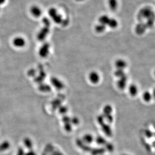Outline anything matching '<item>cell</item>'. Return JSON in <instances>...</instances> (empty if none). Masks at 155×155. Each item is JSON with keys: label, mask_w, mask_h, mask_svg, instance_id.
Wrapping results in <instances>:
<instances>
[{"label": "cell", "mask_w": 155, "mask_h": 155, "mask_svg": "<svg viewBox=\"0 0 155 155\" xmlns=\"http://www.w3.org/2000/svg\"><path fill=\"white\" fill-rule=\"evenodd\" d=\"M113 110L114 109L112 106L109 104L105 105L103 107L102 114L105 117V121L109 124L112 123L114 121V118L112 115Z\"/></svg>", "instance_id": "cell-1"}, {"label": "cell", "mask_w": 155, "mask_h": 155, "mask_svg": "<svg viewBox=\"0 0 155 155\" xmlns=\"http://www.w3.org/2000/svg\"><path fill=\"white\" fill-rule=\"evenodd\" d=\"M12 45L16 48H23L26 45L27 41L26 39L22 36H19L14 38L12 41Z\"/></svg>", "instance_id": "cell-2"}, {"label": "cell", "mask_w": 155, "mask_h": 155, "mask_svg": "<svg viewBox=\"0 0 155 155\" xmlns=\"http://www.w3.org/2000/svg\"><path fill=\"white\" fill-rule=\"evenodd\" d=\"M99 125L101 126V130L103 132V133L105 134V135L108 137H112L113 135L112 128L110 126V124L107 123L105 121L99 124Z\"/></svg>", "instance_id": "cell-3"}, {"label": "cell", "mask_w": 155, "mask_h": 155, "mask_svg": "<svg viewBox=\"0 0 155 155\" xmlns=\"http://www.w3.org/2000/svg\"><path fill=\"white\" fill-rule=\"evenodd\" d=\"M88 79L92 83L96 84L101 81V75L97 71H92L88 74Z\"/></svg>", "instance_id": "cell-4"}, {"label": "cell", "mask_w": 155, "mask_h": 155, "mask_svg": "<svg viewBox=\"0 0 155 155\" xmlns=\"http://www.w3.org/2000/svg\"><path fill=\"white\" fill-rule=\"evenodd\" d=\"M29 12L32 17L35 18H39L42 15V10L37 5H33L30 7Z\"/></svg>", "instance_id": "cell-5"}, {"label": "cell", "mask_w": 155, "mask_h": 155, "mask_svg": "<svg viewBox=\"0 0 155 155\" xmlns=\"http://www.w3.org/2000/svg\"><path fill=\"white\" fill-rule=\"evenodd\" d=\"M75 143L78 148L85 152L90 153L92 149V147H90L89 145L84 143V142L82 141L81 138H77L75 141Z\"/></svg>", "instance_id": "cell-6"}, {"label": "cell", "mask_w": 155, "mask_h": 155, "mask_svg": "<svg viewBox=\"0 0 155 155\" xmlns=\"http://www.w3.org/2000/svg\"><path fill=\"white\" fill-rule=\"evenodd\" d=\"M106 152V149L104 147L100 146L99 147H92L90 153L92 155H103Z\"/></svg>", "instance_id": "cell-7"}, {"label": "cell", "mask_w": 155, "mask_h": 155, "mask_svg": "<svg viewBox=\"0 0 155 155\" xmlns=\"http://www.w3.org/2000/svg\"><path fill=\"white\" fill-rule=\"evenodd\" d=\"M127 77L125 75L119 78L117 82V86L120 90H123L125 89L127 84Z\"/></svg>", "instance_id": "cell-8"}, {"label": "cell", "mask_w": 155, "mask_h": 155, "mask_svg": "<svg viewBox=\"0 0 155 155\" xmlns=\"http://www.w3.org/2000/svg\"><path fill=\"white\" fill-rule=\"evenodd\" d=\"M114 65L117 69L123 70L127 68V64L125 60L123 59H118L116 60L114 63Z\"/></svg>", "instance_id": "cell-9"}, {"label": "cell", "mask_w": 155, "mask_h": 155, "mask_svg": "<svg viewBox=\"0 0 155 155\" xmlns=\"http://www.w3.org/2000/svg\"><path fill=\"white\" fill-rule=\"evenodd\" d=\"M94 138H95L92 134L90 133H87L82 136L81 140L84 143L90 145L94 141Z\"/></svg>", "instance_id": "cell-10"}, {"label": "cell", "mask_w": 155, "mask_h": 155, "mask_svg": "<svg viewBox=\"0 0 155 155\" xmlns=\"http://www.w3.org/2000/svg\"><path fill=\"white\" fill-rule=\"evenodd\" d=\"M51 82L53 85L57 90H61L64 88L63 83L57 78H52L51 79Z\"/></svg>", "instance_id": "cell-11"}, {"label": "cell", "mask_w": 155, "mask_h": 155, "mask_svg": "<svg viewBox=\"0 0 155 155\" xmlns=\"http://www.w3.org/2000/svg\"><path fill=\"white\" fill-rule=\"evenodd\" d=\"M128 90H129V94L131 95V96H133V97L136 96V95L138 94V87L136 84L133 83L130 85L128 87Z\"/></svg>", "instance_id": "cell-12"}, {"label": "cell", "mask_w": 155, "mask_h": 155, "mask_svg": "<svg viewBox=\"0 0 155 155\" xmlns=\"http://www.w3.org/2000/svg\"><path fill=\"white\" fill-rule=\"evenodd\" d=\"M94 141L97 145L101 147H104L105 145V144L107 143V140L104 137L101 136H99L95 137L94 138Z\"/></svg>", "instance_id": "cell-13"}, {"label": "cell", "mask_w": 155, "mask_h": 155, "mask_svg": "<svg viewBox=\"0 0 155 155\" xmlns=\"http://www.w3.org/2000/svg\"><path fill=\"white\" fill-rule=\"evenodd\" d=\"M142 98L144 101L146 103H149L153 97L152 92L149 91H145L142 94Z\"/></svg>", "instance_id": "cell-14"}, {"label": "cell", "mask_w": 155, "mask_h": 155, "mask_svg": "<svg viewBox=\"0 0 155 155\" xmlns=\"http://www.w3.org/2000/svg\"><path fill=\"white\" fill-rule=\"evenodd\" d=\"M10 147V143L8 141H4L0 144V152L6 151L9 149Z\"/></svg>", "instance_id": "cell-15"}, {"label": "cell", "mask_w": 155, "mask_h": 155, "mask_svg": "<svg viewBox=\"0 0 155 155\" xmlns=\"http://www.w3.org/2000/svg\"><path fill=\"white\" fill-rule=\"evenodd\" d=\"M23 143L24 144V146H25V147L29 149H32L33 147V143L32 142V140L31 138H28V137H26V138H24V140H23Z\"/></svg>", "instance_id": "cell-16"}, {"label": "cell", "mask_w": 155, "mask_h": 155, "mask_svg": "<svg viewBox=\"0 0 155 155\" xmlns=\"http://www.w3.org/2000/svg\"><path fill=\"white\" fill-rule=\"evenodd\" d=\"M109 8L112 11H115L118 8V0H108Z\"/></svg>", "instance_id": "cell-17"}, {"label": "cell", "mask_w": 155, "mask_h": 155, "mask_svg": "<svg viewBox=\"0 0 155 155\" xmlns=\"http://www.w3.org/2000/svg\"><path fill=\"white\" fill-rule=\"evenodd\" d=\"M51 107L53 110H56L62 105V101L60 99H55L51 102Z\"/></svg>", "instance_id": "cell-18"}, {"label": "cell", "mask_w": 155, "mask_h": 155, "mask_svg": "<svg viewBox=\"0 0 155 155\" xmlns=\"http://www.w3.org/2000/svg\"><path fill=\"white\" fill-rule=\"evenodd\" d=\"M107 25L110 28H116L118 26V21L114 18H110Z\"/></svg>", "instance_id": "cell-19"}, {"label": "cell", "mask_w": 155, "mask_h": 155, "mask_svg": "<svg viewBox=\"0 0 155 155\" xmlns=\"http://www.w3.org/2000/svg\"><path fill=\"white\" fill-rule=\"evenodd\" d=\"M104 147L106 149V151H108V152H110V153L114 151V145L111 143L107 142V144H105V145L104 146Z\"/></svg>", "instance_id": "cell-20"}, {"label": "cell", "mask_w": 155, "mask_h": 155, "mask_svg": "<svg viewBox=\"0 0 155 155\" xmlns=\"http://www.w3.org/2000/svg\"><path fill=\"white\" fill-rule=\"evenodd\" d=\"M39 90L43 92H47L50 91L51 87L48 85L42 84L39 87Z\"/></svg>", "instance_id": "cell-21"}, {"label": "cell", "mask_w": 155, "mask_h": 155, "mask_svg": "<svg viewBox=\"0 0 155 155\" xmlns=\"http://www.w3.org/2000/svg\"><path fill=\"white\" fill-rule=\"evenodd\" d=\"M58 111L60 114H65L68 112V107H66L65 105H61L59 108H58Z\"/></svg>", "instance_id": "cell-22"}, {"label": "cell", "mask_w": 155, "mask_h": 155, "mask_svg": "<svg viewBox=\"0 0 155 155\" xmlns=\"http://www.w3.org/2000/svg\"><path fill=\"white\" fill-rule=\"evenodd\" d=\"M105 29V26L100 23L95 26V30L96 32H99V33L104 32Z\"/></svg>", "instance_id": "cell-23"}, {"label": "cell", "mask_w": 155, "mask_h": 155, "mask_svg": "<svg viewBox=\"0 0 155 155\" xmlns=\"http://www.w3.org/2000/svg\"><path fill=\"white\" fill-rule=\"evenodd\" d=\"M64 129L67 132L70 133L72 130V125L71 123H64Z\"/></svg>", "instance_id": "cell-24"}, {"label": "cell", "mask_w": 155, "mask_h": 155, "mask_svg": "<svg viewBox=\"0 0 155 155\" xmlns=\"http://www.w3.org/2000/svg\"><path fill=\"white\" fill-rule=\"evenodd\" d=\"M71 123L72 125H79L80 123V121L77 116H73L71 118Z\"/></svg>", "instance_id": "cell-25"}, {"label": "cell", "mask_w": 155, "mask_h": 155, "mask_svg": "<svg viewBox=\"0 0 155 155\" xmlns=\"http://www.w3.org/2000/svg\"><path fill=\"white\" fill-rule=\"evenodd\" d=\"M145 135L147 138H151L153 136V133H152L149 130L147 129L145 131Z\"/></svg>", "instance_id": "cell-26"}, {"label": "cell", "mask_w": 155, "mask_h": 155, "mask_svg": "<svg viewBox=\"0 0 155 155\" xmlns=\"http://www.w3.org/2000/svg\"><path fill=\"white\" fill-rule=\"evenodd\" d=\"M62 121L64 123H71V118L68 116H63L62 118Z\"/></svg>", "instance_id": "cell-27"}, {"label": "cell", "mask_w": 155, "mask_h": 155, "mask_svg": "<svg viewBox=\"0 0 155 155\" xmlns=\"http://www.w3.org/2000/svg\"><path fill=\"white\" fill-rule=\"evenodd\" d=\"M25 153L24 149H23L22 147L18 148V149L17 150L16 155H25Z\"/></svg>", "instance_id": "cell-28"}, {"label": "cell", "mask_w": 155, "mask_h": 155, "mask_svg": "<svg viewBox=\"0 0 155 155\" xmlns=\"http://www.w3.org/2000/svg\"><path fill=\"white\" fill-rule=\"evenodd\" d=\"M25 155H36V154L33 149H30L26 153H25Z\"/></svg>", "instance_id": "cell-29"}, {"label": "cell", "mask_w": 155, "mask_h": 155, "mask_svg": "<svg viewBox=\"0 0 155 155\" xmlns=\"http://www.w3.org/2000/svg\"><path fill=\"white\" fill-rule=\"evenodd\" d=\"M51 155H64L63 154L59 151H54L53 152Z\"/></svg>", "instance_id": "cell-30"}, {"label": "cell", "mask_w": 155, "mask_h": 155, "mask_svg": "<svg viewBox=\"0 0 155 155\" xmlns=\"http://www.w3.org/2000/svg\"><path fill=\"white\" fill-rule=\"evenodd\" d=\"M152 95H153V97L155 99V87L154 88L152 92Z\"/></svg>", "instance_id": "cell-31"}, {"label": "cell", "mask_w": 155, "mask_h": 155, "mask_svg": "<svg viewBox=\"0 0 155 155\" xmlns=\"http://www.w3.org/2000/svg\"><path fill=\"white\" fill-rule=\"evenodd\" d=\"M5 1V0H0V4H2V3H4Z\"/></svg>", "instance_id": "cell-32"}, {"label": "cell", "mask_w": 155, "mask_h": 155, "mask_svg": "<svg viewBox=\"0 0 155 155\" xmlns=\"http://www.w3.org/2000/svg\"><path fill=\"white\" fill-rule=\"evenodd\" d=\"M121 155H129V154H121Z\"/></svg>", "instance_id": "cell-33"}, {"label": "cell", "mask_w": 155, "mask_h": 155, "mask_svg": "<svg viewBox=\"0 0 155 155\" xmlns=\"http://www.w3.org/2000/svg\"><path fill=\"white\" fill-rule=\"evenodd\" d=\"M154 76H155V69L154 70Z\"/></svg>", "instance_id": "cell-34"}]
</instances>
